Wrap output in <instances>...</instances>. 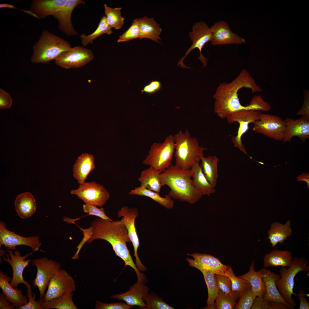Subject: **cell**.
<instances>
[{"label":"cell","instance_id":"6da1fadb","mask_svg":"<svg viewBox=\"0 0 309 309\" xmlns=\"http://www.w3.org/2000/svg\"><path fill=\"white\" fill-rule=\"evenodd\" d=\"M83 232V237L76 247L80 251L85 243H89L96 239H101L109 242L116 255L124 262L125 268L129 266L135 272L138 281L145 282V275L137 268L126 244L131 242L127 229L121 220L111 221L100 217L95 219L88 228L83 229L78 226Z\"/></svg>","mask_w":309,"mask_h":309},{"label":"cell","instance_id":"7a4b0ae2","mask_svg":"<svg viewBox=\"0 0 309 309\" xmlns=\"http://www.w3.org/2000/svg\"><path fill=\"white\" fill-rule=\"evenodd\" d=\"M243 88L250 89L251 93L262 91L249 73L243 70L230 83H220L213 95L215 99L214 111L221 118H227L232 113L242 110H256L255 104L251 102L248 105H242L238 97V92Z\"/></svg>","mask_w":309,"mask_h":309},{"label":"cell","instance_id":"3957f363","mask_svg":"<svg viewBox=\"0 0 309 309\" xmlns=\"http://www.w3.org/2000/svg\"><path fill=\"white\" fill-rule=\"evenodd\" d=\"M160 176L162 186L170 188L168 195L171 198L193 204L202 197L201 193L192 184L190 169L185 170L171 165Z\"/></svg>","mask_w":309,"mask_h":309},{"label":"cell","instance_id":"277c9868","mask_svg":"<svg viewBox=\"0 0 309 309\" xmlns=\"http://www.w3.org/2000/svg\"><path fill=\"white\" fill-rule=\"evenodd\" d=\"M174 138L175 166L188 170L195 163H199L204 157L203 150L207 148L200 146L195 138L191 137L188 130L184 133L179 131Z\"/></svg>","mask_w":309,"mask_h":309},{"label":"cell","instance_id":"5b68a950","mask_svg":"<svg viewBox=\"0 0 309 309\" xmlns=\"http://www.w3.org/2000/svg\"><path fill=\"white\" fill-rule=\"evenodd\" d=\"M72 47L66 40L47 30H44L33 47L31 62L33 63H49Z\"/></svg>","mask_w":309,"mask_h":309},{"label":"cell","instance_id":"8992f818","mask_svg":"<svg viewBox=\"0 0 309 309\" xmlns=\"http://www.w3.org/2000/svg\"><path fill=\"white\" fill-rule=\"evenodd\" d=\"M308 263V260L304 257L300 258L294 257L292 265L288 269L286 267H282L280 269V278L276 282V286L283 299L294 308L296 304L292 296L293 294L296 295L293 291L294 278L299 272H309Z\"/></svg>","mask_w":309,"mask_h":309},{"label":"cell","instance_id":"52a82bcc","mask_svg":"<svg viewBox=\"0 0 309 309\" xmlns=\"http://www.w3.org/2000/svg\"><path fill=\"white\" fill-rule=\"evenodd\" d=\"M175 150L174 136H167L162 143H154L143 163L154 168L161 173L172 164Z\"/></svg>","mask_w":309,"mask_h":309},{"label":"cell","instance_id":"ba28073f","mask_svg":"<svg viewBox=\"0 0 309 309\" xmlns=\"http://www.w3.org/2000/svg\"><path fill=\"white\" fill-rule=\"evenodd\" d=\"M31 265L35 266L37 269L36 277L32 282V287L33 288L38 287L40 299H43L51 278L61 269V265L45 257L33 259Z\"/></svg>","mask_w":309,"mask_h":309},{"label":"cell","instance_id":"9c48e42d","mask_svg":"<svg viewBox=\"0 0 309 309\" xmlns=\"http://www.w3.org/2000/svg\"><path fill=\"white\" fill-rule=\"evenodd\" d=\"M70 193L76 195L85 203L101 207L110 198V194L103 185L96 182H85L79 184L78 188L72 189Z\"/></svg>","mask_w":309,"mask_h":309},{"label":"cell","instance_id":"30bf717a","mask_svg":"<svg viewBox=\"0 0 309 309\" xmlns=\"http://www.w3.org/2000/svg\"><path fill=\"white\" fill-rule=\"evenodd\" d=\"M284 120L277 116L261 113L254 123L253 131L276 140L283 141L286 130Z\"/></svg>","mask_w":309,"mask_h":309},{"label":"cell","instance_id":"8fae6325","mask_svg":"<svg viewBox=\"0 0 309 309\" xmlns=\"http://www.w3.org/2000/svg\"><path fill=\"white\" fill-rule=\"evenodd\" d=\"M192 31L189 32V36L192 44L187 50L185 55L178 62L177 65L183 68H189L183 63V60L187 55L193 49L197 48L200 55L198 59L203 63V68L205 67L207 64L208 59L204 57L202 54V50L205 45L211 41L212 33L207 24L204 21L196 22L193 26Z\"/></svg>","mask_w":309,"mask_h":309},{"label":"cell","instance_id":"7c38bea8","mask_svg":"<svg viewBox=\"0 0 309 309\" xmlns=\"http://www.w3.org/2000/svg\"><path fill=\"white\" fill-rule=\"evenodd\" d=\"M47 291L43 298L49 301L67 294L73 293L76 288L73 278L65 270L60 269L50 279Z\"/></svg>","mask_w":309,"mask_h":309},{"label":"cell","instance_id":"4fadbf2b","mask_svg":"<svg viewBox=\"0 0 309 309\" xmlns=\"http://www.w3.org/2000/svg\"><path fill=\"white\" fill-rule=\"evenodd\" d=\"M94 57L91 50L78 46L62 53L55 62L57 66L66 69L78 68L87 65Z\"/></svg>","mask_w":309,"mask_h":309},{"label":"cell","instance_id":"5bb4252c","mask_svg":"<svg viewBox=\"0 0 309 309\" xmlns=\"http://www.w3.org/2000/svg\"><path fill=\"white\" fill-rule=\"evenodd\" d=\"M118 217H122L121 220L125 226L129 238L134 249V255L135 258V265L138 270L145 272L147 270L140 261L138 254V249L140 245L139 238L136 230L135 221L138 215V209L134 207H122L117 213Z\"/></svg>","mask_w":309,"mask_h":309},{"label":"cell","instance_id":"9a60e30c","mask_svg":"<svg viewBox=\"0 0 309 309\" xmlns=\"http://www.w3.org/2000/svg\"><path fill=\"white\" fill-rule=\"evenodd\" d=\"M261 113L259 111L242 110L232 113L226 118L229 124L235 122L239 123L237 135L232 137L231 140L235 147L239 148L248 156L246 149L242 143L241 137L249 129V124L251 123H254L259 120V116Z\"/></svg>","mask_w":309,"mask_h":309},{"label":"cell","instance_id":"2e32d148","mask_svg":"<svg viewBox=\"0 0 309 309\" xmlns=\"http://www.w3.org/2000/svg\"><path fill=\"white\" fill-rule=\"evenodd\" d=\"M3 245L7 249L13 250L17 246L23 245L31 247L33 251H38L41 245L38 236L24 237L9 231L6 227L5 223L0 222V246Z\"/></svg>","mask_w":309,"mask_h":309},{"label":"cell","instance_id":"e0dca14e","mask_svg":"<svg viewBox=\"0 0 309 309\" xmlns=\"http://www.w3.org/2000/svg\"><path fill=\"white\" fill-rule=\"evenodd\" d=\"M85 4V1L82 0H66L50 16L58 20V27L61 31L68 36L77 35L78 33L75 29L71 21L72 13L77 6Z\"/></svg>","mask_w":309,"mask_h":309},{"label":"cell","instance_id":"ac0fdd59","mask_svg":"<svg viewBox=\"0 0 309 309\" xmlns=\"http://www.w3.org/2000/svg\"><path fill=\"white\" fill-rule=\"evenodd\" d=\"M187 255L193 258H186L189 265L200 271L203 270L215 274L224 275L229 266L223 264L219 258L210 254L194 253Z\"/></svg>","mask_w":309,"mask_h":309},{"label":"cell","instance_id":"d6986e66","mask_svg":"<svg viewBox=\"0 0 309 309\" xmlns=\"http://www.w3.org/2000/svg\"><path fill=\"white\" fill-rule=\"evenodd\" d=\"M7 251L9 254H5L7 258L4 257L3 259L11 266L12 269L13 276L10 284L14 288L21 283L24 284L27 288L31 287V285L23 279V274L25 268L31 261L29 259L27 260L25 259L34 251L23 256H21L20 252L17 250H15L13 253L12 250H8Z\"/></svg>","mask_w":309,"mask_h":309},{"label":"cell","instance_id":"ffe728a7","mask_svg":"<svg viewBox=\"0 0 309 309\" xmlns=\"http://www.w3.org/2000/svg\"><path fill=\"white\" fill-rule=\"evenodd\" d=\"M211 42L213 46L231 44H241L245 43L244 39L233 33L227 22L221 21L211 26Z\"/></svg>","mask_w":309,"mask_h":309},{"label":"cell","instance_id":"44dd1931","mask_svg":"<svg viewBox=\"0 0 309 309\" xmlns=\"http://www.w3.org/2000/svg\"><path fill=\"white\" fill-rule=\"evenodd\" d=\"M286 130L283 141L290 142L293 136L299 137L303 142L309 138V117L302 116L296 120L288 117L284 120Z\"/></svg>","mask_w":309,"mask_h":309},{"label":"cell","instance_id":"7402d4cb","mask_svg":"<svg viewBox=\"0 0 309 309\" xmlns=\"http://www.w3.org/2000/svg\"><path fill=\"white\" fill-rule=\"evenodd\" d=\"M149 290V288L145 283L137 281L128 291L123 294L112 295L111 297L124 301L129 305L138 306L141 309H145L146 305L143 299L148 294Z\"/></svg>","mask_w":309,"mask_h":309},{"label":"cell","instance_id":"603a6c76","mask_svg":"<svg viewBox=\"0 0 309 309\" xmlns=\"http://www.w3.org/2000/svg\"><path fill=\"white\" fill-rule=\"evenodd\" d=\"M262 269V279L266 286V291L262 296L263 299L268 301L281 302L290 309H294L283 299L276 286V282L280 279V275L265 268Z\"/></svg>","mask_w":309,"mask_h":309},{"label":"cell","instance_id":"cb8c5ba5","mask_svg":"<svg viewBox=\"0 0 309 309\" xmlns=\"http://www.w3.org/2000/svg\"><path fill=\"white\" fill-rule=\"evenodd\" d=\"M95 167L93 155L83 153L78 157L73 166V177L79 184H83Z\"/></svg>","mask_w":309,"mask_h":309},{"label":"cell","instance_id":"d4e9b609","mask_svg":"<svg viewBox=\"0 0 309 309\" xmlns=\"http://www.w3.org/2000/svg\"><path fill=\"white\" fill-rule=\"evenodd\" d=\"M11 278L0 271V287L9 301L17 308L28 302V298L23 294L21 289L15 288L9 283Z\"/></svg>","mask_w":309,"mask_h":309},{"label":"cell","instance_id":"484cf974","mask_svg":"<svg viewBox=\"0 0 309 309\" xmlns=\"http://www.w3.org/2000/svg\"><path fill=\"white\" fill-rule=\"evenodd\" d=\"M139 27V38H148L160 43L159 36L162 29L153 18L144 16L138 19Z\"/></svg>","mask_w":309,"mask_h":309},{"label":"cell","instance_id":"4316f807","mask_svg":"<svg viewBox=\"0 0 309 309\" xmlns=\"http://www.w3.org/2000/svg\"><path fill=\"white\" fill-rule=\"evenodd\" d=\"M15 209L19 216L23 219L31 216L35 212L37 206L35 201L32 194L27 192L21 193L17 197L15 202Z\"/></svg>","mask_w":309,"mask_h":309},{"label":"cell","instance_id":"83f0119b","mask_svg":"<svg viewBox=\"0 0 309 309\" xmlns=\"http://www.w3.org/2000/svg\"><path fill=\"white\" fill-rule=\"evenodd\" d=\"M192 184L202 195L209 196L215 190L204 175L199 163L194 164L190 169Z\"/></svg>","mask_w":309,"mask_h":309},{"label":"cell","instance_id":"f1b7e54d","mask_svg":"<svg viewBox=\"0 0 309 309\" xmlns=\"http://www.w3.org/2000/svg\"><path fill=\"white\" fill-rule=\"evenodd\" d=\"M292 261V253L290 251L275 249L265 255L264 266L265 268L278 266L290 267Z\"/></svg>","mask_w":309,"mask_h":309},{"label":"cell","instance_id":"f546056e","mask_svg":"<svg viewBox=\"0 0 309 309\" xmlns=\"http://www.w3.org/2000/svg\"><path fill=\"white\" fill-rule=\"evenodd\" d=\"M291 221L288 220L284 224L278 222L272 223L268 231L269 239L272 246H275L278 243H282L290 236L292 233Z\"/></svg>","mask_w":309,"mask_h":309},{"label":"cell","instance_id":"4dcf8cb0","mask_svg":"<svg viewBox=\"0 0 309 309\" xmlns=\"http://www.w3.org/2000/svg\"><path fill=\"white\" fill-rule=\"evenodd\" d=\"M263 269L258 271L254 269V262L253 261L250 267L249 271L244 275L238 277L246 280L250 284L252 289L256 296L261 298L266 291L265 283L262 279Z\"/></svg>","mask_w":309,"mask_h":309},{"label":"cell","instance_id":"1f68e13d","mask_svg":"<svg viewBox=\"0 0 309 309\" xmlns=\"http://www.w3.org/2000/svg\"><path fill=\"white\" fill-rule=\"evenodd\" d=\"M160 173L152 167L144 170L138 178L140 186L159 193L162 186Z\"/></svg>","mask_w":309,"mask_h":309},{"label":"cell","instance_id":"d6a6232c","mask_svg":"<svg viewBox=\"0 0 309 309\" xmlns=\"http://www.w3.org/2000/svg\"><path fill=\"white\" fill-rule=\"evenodd\" d=\"M128 194L130 195H138L148 197L165 208L172 209L174 207V201L168 195L165 197H161L159 193L140 186L132 190Z\"/></svg>","mask_w":309,"mask_h":309},{"label":"cell","instance_id":"836d02e7","mask_svg":"<svg viewBox=\"0 0 309 309\" xmlns=\"http://www.w3.org/2000/svg\"><path fill=\"white\" fill-rule=\"evenodd\" d=\"M219 159L216 156L204 157L200 164L203 171L209 183L214 187L219 177L217 165Z\"/></svg>","mask_w":309,"mask_h":309},{"label":"cell","instance_id":"e575fe53","mask_svg":"<svg viewBox=\"0 0 309 309\" xmlns=\"http://www.w3.org/2000/svg\"><path fill=\"white\" fill-rule=\"evenodd\" d=\"M203 274L208 292V298L207 302L206 309H215L214 301L217 297L219 289L218 287L215 274L205 271H201Z\"/></svg>","mask_w":309,"mask_h":309},{"label":"cell","instance_id":"d590c367","mask_svg":"<svg viewBox=\"0 0 309 309\" xmlns=\"http://www.w3.org/2000/svg\"><path fill=\"white\" fill-rule=\"evenodd\" d=\"M73 293L65 294L59 298L41 304L43 309H78L73 300Z\"/></svg>","mask_w":309,"mask_h":309},{"label":"cell","instance_id":"8d00e7d4","mask_svg":"<svg viewBox=\"0 0 309 309\" xmlns=\"http://www.w3.org/2000/svg\"><path fill=\"white\" fill-rule=\"evenodd\" d=\"M112 33V28L107 23L105 15H103L100 19L97 28L93 32L88 35L83 33L80 37L84 47L92 43L94 40L102 34L110 35Z\"/></svg>","mask_w":309,"mask_h":309},{"label":"cell","instance_id":"74e56055","mask_svg":"<svg viewBox=\"0 0 309 309\" xmlns=\"http://www.w3.org/2000/svg\"><path fill=\"white\" fill-rule=\"evenodd\" d=\"M104 13L107 23L112 28L119 29L123 26L124 18L121 14V8H111L107 4L104 5Z\"/></svg>","mask_w":309,"mask_h":309},{"label":"cell","instance_id":"f35d334b","mask_svg":"<svg viewBox=\"0 0 309 309\" xmlns=\"http://www.w3.org/2000/svg\"><path fill=\"white\" fill-rule=\"evenodd\" d=\"M224 275L228 276L231 281L233 294L239 297L240 293L251 287L247 281L236 276L231 266L229 267Z\"/></svg>","mask_w":309,"mask_h":309},{"label":"cell","instance_id":"ab89813d","mask_svg":"<svg viewBox=\"0 0 309 309\" xmlns=\"http://www.w3.org/2000/svg\"><path fill=\"white\" fill-rule=\"evenodd\" d=\"M146 305L145 309H174L163 299L154 293H148L144 298Z\"/></svg>","mask_w":309,"mask_h":309},{"label":"cell","instance_id":"60d3db41","mask_svg":"<svg viewBox=\"0 0 309 309\" xmlns=\"http://www.w3.org/2000/svg\"><path fill=\"white\" fill-rule=\"evenodd\" d=\"M239 298L230 294H225L219 290L215 300V308L217 309H233Z\"/></svg>","mask_w":309,"mask_h":309},{"label":"cell","instance_id":"b9f144b4","mask_svg":"<svg viewBox=\"0 0 309 309\" xmlns=\"http://www.w3.org/2000/svg\"><path fill=\"white\" fill-rule=\"evenodd\" d=\"M256 297L253 292L251 287L240 293L239 300L236 304L234 308L235 309H249L251 308Z\"/></svg>","mask_w":309,"mask_h":309},{"label":"cell","instance_id":"7bdbcfd3","mask_svg":"<svg viewBox=\"0 0 309 309\" xmlns=\"http://www.w3.org/2000/svg\"><path fill=\"white\" fill-rule=\"evenodd\" d=\"M139 27L138 19H134L130 27L119 36L118 43L126 42L139 38Z\"/></svg>","mask_w":309,"mask_h":309},{"label":"cell","instance_id":"ee69618b","mask_svg":"<svg viewBox=\"0 0 309 309\" xmlns=\"http://www.w3.org/2000/svg\"><path fill=\"white\" fill-rule=\"evenodd\" d=\"M215 276L220 290L224 293L232 294L239 298V297L232 293L231 282L228 276L223 274H215Z\"/></svg>","mask_w":309,"mask_h":309},{"label":"cell","instance_id":"f6af8a7d","mask_svg":"<svg viewBox=\"0 0 309 309\" xmlns=\"http://www.w3.org/2000/svg\"><path fill=\"white\" fill-rule=\"evenodd\" d=\"M83 209L84 212L88 213L86 216L92 215L97 216L102 219L113 221L106 215L103 208H98V207L94 205L85 203L83 205Z\"/></svg>","mask_w":309,"mask_h":309},{"label":"cell","instance_id":"bcb514c9","mask_svg":"<svg viewBox=\"0 0 309 309\" xmlns=\"http://www.w3.org/2000/svg\"><path fill=\"white\" fill-rule=\"evenodd\" d=\"M26 291L29 301L27 304L19 307L17 309H43L41 304L44 301L43 299H40L39 301H36L33 297L31 287L27 288Z\"/></svg>","mask_w":309,"mask_h":309},{"label":"cell","instance_id":"7dc6e473","mask_svg":"<svg viewBox=\"0 0 309 309\" xmlns=\"http://www.w3.org/2000/svg\"><path fill=\"white\" fill-rule=\"evenodd\" d=\"M134 306L129 305L122 302L110 303H104L98 300L96 301L95 308L96 309H129Z\"/></svg>","mask_w":309,"mask_h":309},{"label":"cell","instance_id":"c3c4849f","mask_svg":"<svg viewBox=\"0 0 309 309\" xmlns=\"http://www.w3.org/2000/svg\"><path fill=\"white\" fill-rule=\"evenodd\" d=\"M13 100L10 95L3 89H0V108H10L12 105Z\"/></svg>","mask_w":309,"mask_h":309},{"label":"cell","instance_id":"681fc988","mask_svg":"<svg viewBox=\"0 0 309 309\" xmlns=\"http://www.w3.org/2000/svg\"><path fill=\"white\" fill-rule=\"evenodd\" d=\"M161 88V84L160 82L157 80H153L144 87L141 90V92L153 94L160 90Z\"/></svg>","mask_w":309,"mask_h":309},{"label":"cell","instance_id":"f907efd6","mask_svg":"<svg viewBox=\"0 0 309 309\" xmlns=\"http://www.w3.org/2000/svg\"><path fill=\"white\" fill-rule=\"evenodd\" d=\"M304 101L301 108L298 112L297 115H302V116L309 117V92L305 90L304 91Z\"/></svg>","mask_w":309,"mask_h":309},{"label":"cell","instance_id":"816d5d0a","mask_svg":"<svg viewBox=\"0 0 309 309\" xmlns=\"http://www.w3.org/2000/svg\"><path fill=\"white\" fill-rule=\"evenodd\" d=\"M252 309H271L268 301L256 296L251 308Z\"/></svg>","mask_w":309,"mask_h":309},{"label":"cell","instance_id":"f5cc1de1","mask_svg":"<svg viewBox=\"0 0 309 309\" xmlns=\"http://www.w3.org/2000/svg\"><path fill=\"white\" fill-rule=\"evenodd\" d=\"M304 292V290H301L298 294H296L298 296V299L300 301L299 309H309V303L305 297Z\"/></svg>","mask_w":309,"mask_h":309},{"label":"cell","instance_id":"db71d44e","mask_svg":"<svg viewBox=\"0 0 309 309\" xmlns=\"http://www.w3.org/2000/svg\"><path fill=\"white\" fill-rule=\"evenodd\" d=\"M5 295L2 292L0 294V309H14L16 308L13 304L11 305Z\"/></svg>","mask_w":309,"mask_h":309},{"label":"cell","instance_id":"11a10c76","mask_svg":"<svg viewBox=\"0 0 309 309\" xmlns=\"http://www.w3.org/2000/svg\"><path fill=\"white\" fill-rule=\"evenodd\" d=\"M271 309H289L290 308L287 306L280 302L275 301H268Z\"/></svg>","mask_w":309,"mask_h":309},{"label":"cell","instance_id":"9f6ffc18","mask_svg":"<svg viewBox=\"0 0 309 309\" xmlns=\"http://www.w3.org/2000/svg\"><path fill=\"white\" fill-rule=\"evenodd\" d=\"M297 181H304L307 183L308 188H309V174L303 173L301 175H299L297 177Z\"/></svg>","mask_w":309,"mask_h":309}]
</instances>
